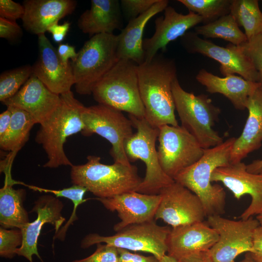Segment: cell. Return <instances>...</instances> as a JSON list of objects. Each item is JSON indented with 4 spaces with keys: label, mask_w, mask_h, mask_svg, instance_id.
Returning <instances> with one entry per match:
<instances>
[{
    "label": "cell",
    "mask_w": 262,
    "mask_h": 262,
    "mask_svg": "<svg viewBox=\"0 0 262 262\" xmlns=\"http://www.w3.org/2000/svg\"><path fill=\"white\" fill-rule=\"evenodd\" d=\"M138 84L147 121L153 127L178 126L172 86L177 78L174 61L157 54L137 66Z\"/></svg>",
    "instance_id": "6da1fadb"
},
{
    "label": "cell",
    "mask_w": 262,
    "mask_h": 262,
    "mask_svg": "<svg viewBox=\"0 0 262 262\" xmlns=\"http://www.w3.org/2000/svg\"><path fill=\"white\" fill-rule=\"evenodd\" d=\"M235 139L231 137L216 146L204 149L202 156L196 162L174 179L199 197L207 217L221 215L225 212L226 192L220 185L212 183L211 176L215 169L230 163Z\"/></svg>",
    "instance_id": "7a4b0ae2"
},
{
    "label": "cell",
    "mask_w": 262,
    "mask_h": 262,
    "mask_svg": "<svg viewBox=\"0 0 262 262\" xmlns=\"http://www.w3.org/2000/svg\"><path fill=\"white\" fill-rule=\"evenodd\" d=\"M61 102L57 109L40 124L35 141L41 145L48 161L44 167L55 168L73 165L64 151V144L70 136L82 132L84 124L82 112L84 105L70 91L60 95Z\"/></svg>",
    "instance_id": "3957f363"
},
{
    "label": "cell",
    "mask_w": 262,
    "mask_h": 262,
    "mask_svg": "<svg viewBox=\"0 0 262 262\" xmlns=\"http://www.w3.org/2000/svg\"><path fill=\"white\" fill-rule=\"evenodd\" d=\"M87 160L84 164L71 167V182L85 187L97 197L136 191L142 181L137 167L131 164H105L100 163V157L95 155L88 156Z\"/></svg>",
    "instance_id": "277c9868"
},
{
    "label": "cell",
    "mask_w": 262,
    "mask_h": 262,
    "mask_svg": "<svg viewBox=\"0 0 262 262\" xmlns=\"http://www.w3.org/2000/svg\"><path fill=\"white\" fill-rule=\"evenodd\" d=\"M137 66L131 60H118L93 87L92 94L94 99L99 104L144 118Z\"/></svg>",
    "instance_id": "5b68a950"
},
{
    "label": "cell",
    "mask_w": 262,
    "mask_h": 262,
    "mask_svg": "<svg viewBox=\"0 0 262 262\" xmlns=\"http://www.w3.org/2000/svg\"><path fill=\"white\" fill-rule=\"evenodd\" d=\"M136 132L124 142L126 154L130 162L141 160L145 164L144 178L136 192L148 195H158L164 187L175 180L167 175L160 164L155 144L159 130L152 126L145 118L129 115Z\"/></svg>",
    "instance_id": "8992f818"
},
{
    "label": "cell",
    "mask_w": 262,
    "mask_h": 262,
    "mask_svg": "<svg viewBox=\"0 0 262 262\" xmlns=\"http://www.w3.org/2000/svg\"><path fill=\"white\" fill-rule=\"evenodd\" d=\"M172 93L181 126L189 132L200 146L207 149L223 142L213 128L220 113L206 95H195L185 91L177 78L172 83Z\"/></svg>",
    "instance_id": "52a82bcc"
},
{
    "label": "cell",
    "mask_w": 262,
    "mask_h": 262,
    "mask_svg": "<svg viewBox=\"0 0 262 262\" xmlns=\"http://www.w3.org/2000/svg\"><path fill=\"white\" fill-rule=\"evenodd\" d=\"M117 43L118 35L108 33L93 35L85 42L71 63L78 94H92L96 84L118 61Z\"/></svg>",
    "instance_id": "ba28073f"
},
{
    "label": "cell",
    "mask_w": 262,
    "mask_h": 262,
    "mask_svg": "<svg viewBox=\"0 0 262 262\" xmlns=\"http://www.w3.org/2000/svg\"><path fill=\"white\" fill-rule=\"evenodd\" d=\"M171 229L158 225L154 220L128 226L111 236L89 234L82 240L81 246L85 249L104 243L117 248L149 253L160 260L167 252V240Z\"/></svg>",
    "instance_id": "9c48e42d"
},
{
    "label": "cell",
    "mask_w": 262,
    "mask_h": 262,
    "mask_svg": "<svg viewBox=\"0 0 262 262\" xmlns=\"http://www.w3.org/2000/svg\"><path fill=\"white\" fill-rule=\"evenodd\" d=\"M82 117L83 135L97 134L104 138L111 144L110 154L114 163L131 164L124 149L125 141L133 134V126L129 118L120 111L99 104L84 106Z\"/></svg>",
    "instance_id": "30bf717a"
},
{
    "label": "cell",
    "mask_w": 262,
    "mask_h": 262,
    "mask_svg": "<svg viewBox=\"0 0 262 262\" xmlns=\"http://www.w3.org/2000/svg\"><path fill=\"white\" fill-rule=\"evenodd\" d=\"M159 130V161L165 173L174 180L180 172L196 162L204 149L181 126L164 125Z\"/></svg>",
    "instance_id": "8fae6325"
},
{
    "label": "cell",
    "mask_w": 262,
    "mask_h": 262,
    "mask_svg": "<svg viewBox=\"0 0 262 262\" xmlns=\"http://www.w3.org/2000/svg\"><path fill=\"white\" fill-rule=\"evenodd\" d=\"M206 223L219 235L217 242L208 251L214 262H234L242 253L251 252L254 232L260 225L252 216L235 221L212 215L207 217Z\"/></svg>",
    "instance_id": "7c38bea8"
},
{
    "label": "cell",
    "mask_w": 262,
    "mask_h": 262,
    "mask_svg": "<svg viewBox=\"0 0 262 262\" xmlns=\"http://www.w3.org/2000/svg\"><path fill=\"white\" fill-rule=\"evenodd\" d=\"M161 201L155 220L162 219L172 228L203 222L207 217L199 197L175 181L160 192Z\"/></svg>",
    "instance_id": "4fadbf2b"
},
{
    "label": "cell",
    "mask_w": 262,
    "mask_h": 262,
    "mask_svg": "<svg viewBox=\"0 0 262 262\" xmlns=\"http://www.w3.org/2000/svg\"><path fill=\"white\" fill-rule=\"evenodd\" d=\"M181 44L189 53H198L220 64V71L225 77L237 73L244 79L259 82V75L249 59L231 44L226 48L203 39L195 33H186L181 37Z\"/></svg>",
    "instance_id": "5bb4252c"
},
{
    "label": "cell",
    "mask_w": 262,
    "mask_h": 262,
    "mask_svg": "<svg viewBox=\"0 0 262 262\" xmlns=\"http://www.w3.org/2000/svg\"><path fill=\"white\" fill-rule=\"evenodd\" d=\"M212 182H220L239 200L249 195L251 201L239 218L246 220L262 212V172L254 174L247 171L246 165L242 162L229 163L214 169Z\"/></svg>",
    "instance_id": "9a60e30c"
},
{
    "label": "cell",
    "mask_w": 262,
    "mask_h": 262,
    "mask_svg": "<svg viewBox=\"0 0 262 262\" xmlns=\"http://www.w3.org/2000/svg\"><path fill=\"white\" fill-rule=\"evenodd\" d=\"M38 56L32 66L33 75L55 94L70 91L75 84L71 63L67 66L63 64L45 33L38 35Z\"/></svg>",
    "instance_id": "2e32d148"
},
{
    "label": "cell",
    "mask_w": 262,
    "mask_h": 262,
    "mask_svg": "<svg viewBox=\"0 0 262 262\" xmlns=\"http://www.w3.org/2000/svg\"><path fill=\"white\" fill-rule=\"evenodd\" d=\"M107 210L117 213L120 221L114 229L117 232L125 227L155 220L161 196L136 191L125 193L109 198H96Z\"/></svg>",
    "instance_id": "e0dca14e"
},
{
    "label": "cell",
    "mask_w": 262,
    "mask_h": 262,
    "mask_svg": "<svg viewBox=\"0 0 262 262\" xmlns=\"http://www.w3.org/2000/svg\"><path fill=\"white\" fill-rule=\"evenodd\" d=\"M203 22V18L195 13L189 11L188 14L183 15L168 6L164 10V16L155 19L153 35L143 40L144 62L151 61L159 50H166L169 42L182 37L189 29Z\"/></svg>",
    "instance_id": "ac0fdd59"
},
{
    "label": "cell",
    "mask_w": 262,
    "mask_h": 262,
    "mask_svg": "<svg viewBox=\"0 0 262 262\" xmlns=\"http://www.w3.org/2000/svg\"><path fill=\"white\" fill-rule=\"evenodd\" d=\"M63 207L62 201L51 195H43L37 199L32 210L37 213V217L20 229L23 237L22 243L17 249L16 255L26 258L30 262H33V255L40 259L37 250V242L42 228L46 223H49L54 226L56 234L66 221L61 213Z\"/></svg>",
    "instance_id": "d6986e66"
},
{
    "label": "cell",
    "mask_w": 262,
    "mask_h": 262,
    "mask_svg": "<svg viewBox=\"0 0 262 262\" xmlns=\"http://www.w3.org/2000/svg\"><path fill=\"white\" fill-rule=\"evenodd\" d=\"M61 102L60 95L49 90L33 75L12 97L2 102L8 107L28 113L35 124H41L57 109Z\"/></svg>",
    "instance_id": "ffe728a7"
},
{
    "label": "cell",
    "mask_w": 262,
    "mask_h": 262,
    "mask_svg": "<svg viewBox=\"0 0 262 262\" xmlns=\"http://www.w3.org/2000/svg\"><path fill=\"white\" fill-rule=\"evenodd\" d=\"M218 238L216 230L204 221L172 228L167 240V255L180 261L207 252Z\"/></svg>",
    "instance_id": "44dd1931"
},
{
    "label": "cell",
    "mask_w": 262,
    "mask_h": 262,
    "mask_svg": "<svg viewBox=\"0 0 262 262\" xmlns=\"http://www.w3.org/2000/svg\"><path fill=\"white\" fill-rule=\"evenodd\" d=\"M23 26L31 33L44 34L48 29L66 16L71 14L77 6L74 0H25Z\"/></svg>",
    "instance_id": "7402d4cb"
},
{
    "label": "cell",
    "mask_w": 262,
    "mask_h": 262,
    "mask_svg": "<svg viewBox=\"0 0 262 262\" xmlns=\"http://www.w3.org/2000/svg\"><path fill=\"white\" fill-rule=\"evenodd\" d=\"M169 1H158L147 11L129 21L127 25L118 35L117 55L118 60H131L137 65L145 62L143 49V36L144 29L154 16L165 10Z\"/></svg>",
    "instance_id": "603a6c76"
},
{
    "label": "cell",
    "mask_w": 262,
    "mask_h": 262,
    "mask_svg": "<svg viewBox=\"0 0 262 262\" xmlns=\"http://www.w3.org/2000/svg\"><path fill=\"white\" fill-rule=\"evenodd\" d=\"M246 109L248 117L241 134L234 142L230 163L242 162L262 145V84L249 98Z\"/></svg>",
    "instance_id": "cb8c5ba5"
},
{
    "label": "cell",
    "mask_w": 262,
    "mask_h": 262,
    "mask_svg": "<svg viewBox=\"0 0 262 262\" xmlns=\"http://www.w3.org/2000/svg\"><path fill=\"white\" fill-rule=\"evenodd\" d=\"M196 79L208 92L224 95L236 109L240 110L246 109L249 98L262 85L234 74L221 78L204 69L198 72Z\"/></svg>",
    "instance_id": "d4e9b609"
},
{
    "label": "cell",
    "mask_w": 262,
    "mask_h": 262,
    "mask_svg": "<svg viewBox=\"0 0 262 262\" xmlns=\"http://www.w3.org/2000/svg\"><path fill=\"white\" fill-rule=\"evenodd\" d=\"M120 3L117 0H92L89 9L79 17L78 26L90 36L114 34L122 26Z\"/></svg>",
    "instance_id": "484cf974"
},
{
    "label": "cell",
    "mask_w": 262,
    "mask_h": 262,
    "mask_svg": "<svg viewBox=\"0 0 262 262\" xmlns=\"http://www.w3.org/2000/svg\"><path fill=\"white\" fill-rule=\"evenodd\" d=\"M18 183L11 174L5 175L4 185L0 189V224L4 229H21L30 222L23 204L26 191L13 188Z\"/></svg>",
    "instance_id": "4316f807"
},
{
    "label": "cell",
    "mask_w": 262,
    "mask_h": 262,
    "mask_svg": "<svg viewBox=\"0 0 262 262\" xmlns=\"http://www.w3.org/2000/svg\"><path fill=\"white\" fill-rule=\"evenodd\" d=\"M12 112L10 127L0 139V148L11 152L14 158L29 139L30 131L35 124L31 115L20 109L8 107Z\"/></svg>",
    "instance_id": "83f0119b"
},
{
    "label": "cell",
    "mask_w": 262,
    "mask_h": 262,
    "mask_svg": "<svg viewBox=\"0 0 262 262\" xmlns=\"http://www.w3.org/2000/svg\"><path fill=\"white\" fill-rule=\"evenodd\" d=\"M234 17L229 13L214 21L195 27V33L206 38H219L239 46L247 38L239 28Z\"/></svg>",
    "instance_id": "f1b7e54d"
},
{
    "label": "cell",
    "mask_w": 262,
    "mask_h": 262,
    "mask_svg": "<svg viewBox=\"0 0 262 262\" xmlns=\"http://www.w3.org/2000/svg\"><path fill=\"white\" fill-rule=\"evenodd\" d=\"M230 14L245 29L247 40L262 33V12L257 0H232Z\"/></svg>",
    "instance_id": "f546056e"
},
{
    "label": "cell",
    "mask_w": 262,
    "mask_h": 262,
    "mask_svg": "<svg viewBox=\"0 0 262 262\" xmlns=\"http://www.w3.org/2000/svg\"><path fill=\"white\" fill-rule=\"evenodd\" d=\"M29 188L36 191L45 193H52L56 197H64L70 200L73 204V210L72 214L65 225L60 228L58 232L55 235L54 239L58 238L61 241L65 240L66 234L70 225H72L78 218L76 215V211L78 207L82 203L85 202L87 199H84L83 197L87 190L82 186L74 185L73 186L64 188L61 190H52L43 188L34 185H27L24 183H21Z\"/></svg>",
    "instance_id": "4dcf8cb0"
},
{
    "label": "cell",
    "mask_w": 262,
    "mask_h": 262,
    "mask_svg": "<svg viewBox=\"0 0 262 262\" xmlns=\"http://www.w3.org/2000/svg\"><path fill=\"white\" fill-rule=\"evenodd\" d=\"M232 0H179L189 11L201 16L206 24L230 13Z\"/></svg>",
    "instance_id": "1f68e13d"
},
{
    "label": "cell",
    "mask_w": 262,
    "mask_h": 262,
    "mask_svg": "<svg viewBox=\"0 0 262 262\" xmlns=\"http://www.w3.org/2000/svg\"><path fill=\"white\" fill-rule=\"evenodd\" d=\"M32 67L23 66L4 71L0 75V100L14 96L32 75Z\"/></svg>",
    "instance_id": "d6a6232c"
},
{
    "label": "cell",
    "mask_w": 262,
    "mask_h": 262,
    "mask_svg": "<svg viewBox=\"0 0 262 262\" xmlns=\"http://www.w3.org/2000/svg\"><path fill=\"white\" fill-rule=\"evenodd\" d=\"M22 234L20 229L0 228V255L11 259L16 255V251L22 243Z\"/></svg>",
    "instance_id": "836d02e7"
},
{
    "label": "cell",
    "mask_w": 262,
    "mask_h": 262,
    "mask_svg": "<svg viewBox=\"0 0 262 262\" xmlns=\"http://www.w3.org/2000/svg\"><path fill=\"white\" fill-rule=\"evenodd\" d=\"M237 47L251 61L259 74L260 83L262 84V33Z\"/></svg>",
    "instance_id": "e575fe53"
},
{
    "label": "cell",
    "mask_w": 262,
    "mask_h": 262,
    "mask_svg": "<svg viewBox=\"0 0 262 262\" xmlns=\"http://www.w3.org/2000/svg\"><path fill=\"white\" fill-rule=\"evenodd\" d=\"M118 249L106 244H97L95 251L89 256L72 262H118Z\"/></svg>",
    "instance_id": "d590c367"
},
{
    "label": "cell",
    "mask_w": 262,
    "mask_h": 262,
    "mask_svg": "<svg viewBox=\"0 0 262 262\" xmlns=\"http://www.w3.org/2000/svg\"><path fill=\"white\" fill-rule=\"evenodd\" d=\"M158 0H121V9L129 21L145 13Z\"/></svg>",
    "instance_id": "8d00e7d4"
},
{
    "label": "cell",
    "mask_w": 262,
    "mask_h": 262,
    "mask_svg": "<svg viewBox=\"0 0 262 262\" xmlns=\"http://www.w3.org/2000/svg\"><path fill=\"white\" fill-rule=\"evenodd\" d=\"M24 6L12 0H0V17L12 21L22 19L24 14Z\"/></svg>",
    "instance_id": "74e56055"
},
{
    "label": "cell",
    "mask_w": 262,
    "mask_h": 262,
    "mask_svg": "<svg viewBox=\"0 0 262 262\" xmlns=\"http://www.w3.org/2000/svg\"><path fill=\"white\" fill-rule=\"evenodd\" d=\"M22 34L20 26L15 21L0 17V37L10 41L17 40Z\"/></svg>",
    "instance_id": "f35d334b"
},
{
    "label": "cell",
    "mask_w": 262,
    "mask_h": 262,
    "mask_svg": "<svg viewBox=\"0 0 262 262\" xmlns=\"http://www.w3.org/2000/svg\"><path fill=\"white\" fill-rule=\"evenodd\" d=\"M117 249L119 255L118 262H160V260L153 255L145 256L131 253L125 249Z\"/></svg>",
    "instance_id": "ab89813d"
},
{
    "label": "cell",
    "mask_w": 262,
    "mask_h": 262,
    "mask_svg": "<svg viewBox=\"0 0 262 262\" xmlns=\"http://www.w3.org/2000/svg\"><path fill=\"white\" fill-rule=\"evenodd\" d=\"M249 254L254 262H262V225L254 230L252 250Z\"/></svg>",
    "instance_id": "60d3db41"
},
{
    "label": "cell",
    "mask_w": 262,
    "mask_h": 262,
    "mask_svg": "<svg viewBox=\"0 0 262 262\" xmlns=\"http://www.w3.org/2000/svg\"><path fill=\"white\" fill-rule=\"evenodd\" d=\"M58 54L63 64L67 66L70 64L69 60L74 61L77 58L78 52L76 51L74 46L67 43H60L57 49Z\"/></svg>",
    "instance_id": "b9f144b4"
},
{
    "label": "cell",
    "mask_w": 262,
    "mask_h": 262,
    "mask_svg": "<svg viewBox=\"0 0 262 262\" xmlns=\"http://www.w3.org/2000/svg\"><path fill=\"white\" fill-rule=\"evenodd\" d=\"M70 26V24L68 21L65 22L62 24L56 23L51 25L48 29L47 32L52 34L54 42L60 44L66 35Z\"/></svg>",
    "instance_id": "7bdbcfd3"
},
{
    "label": "cell",
    "mask_w": 262,
    "mask_h": 262,
    "mask_svg": "<svg viewBox=\"0 0 262 262\" xmlns=\"http://www.w3.org/2000/svg\"><path fill=\"white\" fill-rule=\"evenodd\" d=\"M12 119V112L7 108L0 114V139L3 137L10 127Z\"/></svg>",
    "instance_id": "ee69618b"
},
{
    "label": "cell",
    "mask_w": 262,
    "mask_h": 262,
    "mask_svg": "<svg viewBox=\"0 0 262 262\" xmlns=\"http://www.w3.org/2000/svg\"><path fill=\"white\" fill-rule=\"evenodd\" d=\"M180 262H214L207 252H201L183 258Z\"/></svg>",
    "instance_id": "f6af8a7d"
},
{
    "label": "cell",
    "mask_w": 262,
    "mask_h": 262,
    "mask_svg": "<svg viewBox=\"0 0 262 262\" xmlns=\"http://www.w3.org/2000/svg\"><path fill=\"white\" fill-rule=\"evenodd\" d=\"M247 171L251 173L258 174L262 172V159L254 161L246 165Z\"/></svg>",
    "instance_id": "bcb514c9"
},
{
    "label": "cell",
    "mask_w": 262,
    "mask_h": 262,
    "mask_svg": "<svg viewBox=\"0 0 262 262\" xmlns=\"http://www.w3.org/2000/svg\"><path fill=\"white\" fill-rule=\"evenodd\" d=\"M160 262H180L179 261L176 259L168 256V255H165L160 260Z\"/></svg>",
    "instance_id": "7dc6e473"
},
{
    "label": "cell",
    "mask_w": 262,
    "mask_h": 262,
    "mask_svg": "<svg viewBox=\"0 0 262 262\" xmlns=\"http://www.w3.org/2000/svg\"><path fill=\"white\" fill-rule=\"evenodd\" d=\"M254 262L252 259L249 252H247L245 255V258L240 262Z\"/></svg>",
    "instance_id": "c3c4849f"
},
{
    "label": "cell",
    "mask_w": 262,
    "mask_h": 262,
    "mask_svg": "<svg viewBox=\"0 0 262 262\" xmlns=\"http://www.w3.org/2000/svg\"><path fill=\"white\" fill-rule=\"evenodd\" d=\"M256 219L259 221L260 225H262V212L257 215Z\"/></svg>",
    "instance_id": "681fc988"
},
{
    "label": "cell",
    "mask_w": 262,
    "mask_h": 262,
    "mask_svg": "<svg viewBox=\"0 0 262 262\" xmlns=\"http://www.w3.org/2000/svg\"></svg>",
    "instance_id": "f907efd6"
}]
</instances>
